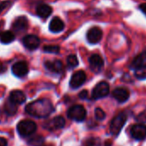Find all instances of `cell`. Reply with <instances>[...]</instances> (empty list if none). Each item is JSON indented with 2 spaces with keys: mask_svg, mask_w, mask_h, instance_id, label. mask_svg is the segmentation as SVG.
<instances>
[{
  "mask_svg": "<svg viewBox=\"0 0 146 146\" xmlns=\"http://www.w3.org/2000/svg\"><path fill=\"white\" fill-rule=\"evenodd\" d=\"M23 46L27 49L35 50L39 47V46L40 44V40L39 37H37L36 35H26L23 39Z\"/></svg>",
  "mask_w": 146,
  "mask_h": 146,
  "instance_id": "30bf717a",
  "label": "cell"
},
{
  "mask_svg": "<svg viewBox=\"0 0 146 146\" xmlns=\"http://www.w3.org/2000/svg\"><path fill=\"white\" fill-rule=\"evenodd\" d=\"M86 37L90 44H97L102 38V30L98 27H93L89 29Z\"/></svg>",
  "mask_w": 146,
  "mask_h": 146,
  "instance_id": "ba28073f",
  "label": "cell"
},
{
  "mask_svg": "<svg viewBox=\"0 0 146 146\" xmlns=\"http://www.w3.org/2000/svg\"><path fill=\"white\" fill-rule=\"evenodd\" d=\"M138 9L146 16V3H143V4H140L138 5Z\"/></svg>",
  "mask_w": 146,
  "mask_h": 146,
  "instance_id": "f546056e",
  "label": "cell"
},
{
  "mask_svg": "<svg viewBox=\"0 0 146 146\" xmlns=\"http://www.w3.org/2000/svg\"><path fill=\"white\" fill-rule=\"evenodd\" d=\"M129 96H130L129 91L126 89H125V88H121V87L116 88L113 91V98L117 102H119L120 103H123V102H126L128 100V98H129Z\"/></svg>",
  "mask_w": 146,
  "mask_h": 146,
  "instance_id": "7c38bea8",
  "label": "cell"
},
{
  "mask_svg": "<svg viewBox=\"0 0 146 146\" xmlns=\"http://www.w3.org/2000/svg\"><path fill=\"white\" fill-rule=\"evenodd\" d=\"M65 120L62 116H57L53 118L51 121L48 122V129L54 130V129H61L64 126Z\"/></svg>",
  "mask_w": 146,
  "mask_h": 146,
  "instance_id": "ac0fdd59",
  "label": "cell"
},
{
  "mask_svg": "<svg viewBox=\"0 0 146 146\" xmlns=\"http://www.w3.org/2000/svg\"><path fill=\"white\" fill-rule=\"evenodd\" d=\"M90 66L94 72H100L104 65V61L102 58L98 54H93L90 58Z\"/></svg>",
  "mask_w": 146,
  "mask_h": 146,
  "instance_id": "8fae6325",
  "label": "cell"
},
{
  "mask_svg": "<svg viewBox=\"0 0 146 146\" xmlns=\"http://www.w3.org/2000/svg\"><path fill=\"white\" fill-rule=\"evenodd\" d=\"M64 29V23L59 17H53L49 24V29L52 33H59Z\"/></svg>",
  "mask_w": 146,
  "mask_h": 146,
  "instance_id": "2e32d148",
  "label": "cell"
},
{
  "mask_svg": "<svg viewBox=\"0 0 146 146\" xmlns=\"http://www.w3.org/2000/svg\"><path fill=\"white\" fill-rule=\"evenodd\" d=\"M42 146H52V145H42Z\"/></svg>",
  "mask_w": 146,
  "mask_h": 146,
  "instance_id": "d6a6232c",
  "label": "cell"
},
{
  "mask_svg": "<svg viewBox=\"0 0 146 146\" xmlns=\"http://www.w3.org/2000/svg\"><path fill=\"white\" fill-rule=\"evenodd\" d=\"M45 66L47 70L54 73H61L64 70L63 64L60 60L46 61L45 63Z\"/></svg>",
  "mask_w": 146,
  "mask_h": 146,
  "instance_id": "e0dca14e",
  "label": "cell"
},
{
  "mask_svg": "<svg viewBox=\"0 0 146 146\" xmlns=\"http://www.w3.org/2000/svg\"><path fill=\"white\" fill-rule=\"evenodd\" d=\"M15 40V35L11 31H3L0 32V42L4 44L11 43Z\"/></svg>",
  "mask_w": 146,
  "mask_h": 146,
  "instance_id": "ffe728a7",
  "label": "cell"
},
{
  "mask_svg": "<svg viewBox=\"0 0 146 146\" xmlns=\"http://www.w3.org/2000/svg\"><path fill=\"white\" fill-rule=\"evenodd\" d=\"M109 94V85L107 82H100L92 91V98L96 100L107 96Z\"/></svg>",
  "mask_w": 146,
  "mask_h": 146,
  "instance_id": "5b68a950",
  "label": "cell"
},
{
  "mask_svg": "<svg viewBox=\"0 0 146 146\" xmlns=\"http://www.w3.org/2000/svg\"><path fill=\"white\" fill-rule=\"evenodd\" d=\"M95 116H96V118L97 119L102 120V119H105L106 113H105V112H104L102 108H96V110H95Z\"/></svg>",
  "mask_w": 146,
  "mask_h": 146,
  "instance_id": "4316f807",
  "label": "cell"
},
{
  "mask_svg": "<svg viewBox=\"0 0 146 146\" xmlns=\"http://www.w3.org/2000/svg\"><path fill=\"white\" fill-rule=\"evenodd\" d=\"M0 146H7V140L5 137H0Z\"/></svg>",
  "mask_w": 146,
  "mask_h": 146,
  "instance_id": "1f68e13d",
  "label": "cell"
},
{
  "mask_svg": "<svg viewBox=\"0 0 146 146\" xmlns=\"http://www.w3.org/2000/svg\"><path fill=\"white\" fill-rule=\"evenodd\" d=\"M84 145V146H101L102 142L99 137H90L85 140Z\"/></svg>",
  "mask_w": 146,
  "mask_h": 146,
  "instance_id": "603a6c76",
  "label": "cell"
},
{
  "mask_svg": "<svg viewBox=\"0 0 146 146\" xmlns=\"http://www.w3.org/2000/svg\"><path fill=\"white\" fill-rule=\"evenodd\" d=\"M10 4H11L10 1H4L0 4V13H1L4 10H5L10 5Z\"/></svg>",
  "mask_w": 146,
  "mask_h": 146,
  "instance_id": "f1b7e54d",
  "label": "cell"
},
{
  "mask_svg": "<svg viewBox=\"0 0 146 146\" xmlns=\"http://www.w3.org/2000/svg\"><path fill=\"white\" fill-rule=\"evenodd\" d=\"M86 110L81 105H75L72 106L67 113L68 118L73 120H76L78 122H82L86 118Z\"/></svg>",
  "mask_w": 146,
  "mask_h": 146,
  "instance_id": "3957f363",
  "label": "cell"
},
{
  "mask_svg": "<svg viewBox=\"0 0 146 146\" xmlns=\"http://www.w3.org/2000/svg\"><path fill=\"white\" fill-rule=\"evenodd\" d=\"M137 120L138 122H141V123L146 122V111H144V112L141 113L140 114H138L137 116Z\"/></svg>",
  "mask_w": 146,
  "mask_h": 146,
  "instance_id": "83f0119b",
  "label": "cell"
},
{
  "mask_svg": "<svg viewBox=\"0 0 146 146\" xmlns=\"http://www.w3.org/2000/svg\"><path fill=\"white\" fill-rule=\"evenodd\" d=\"M17 131L22 137H29L34 134L37 129V125L29 119H24L17 124Z\"/></svg>",
  "mask_w": 146,
  "mask_h": 146,
  "instance_id": "7a4b0ae2",
  "label": "cell"
},
{
  "mask_svg": "<svg viewBox=\"0 0 146 146\" xmlns=\"http://www.w3.org/2000/svg\"><path fill=\"white\" fill-rule=\"evenodd\" d=\"M126 121V115L124 113L118 114L110 123V131L113 135H118Z\"/></svg>",
  "mask_w": 146,
  "mask_h": 146,
  "instance_id": "277c9868",
  "label": "cell"
},
{
  "mask_svg": "<svg viewBox=\"0 0 146 146\" xmlns=\"http://www.w3.org/2000/svg\"><path fill=\"white\" fill-rule=\"evenodd\" d=\"M29 27L28 19L25 17H17L12 23V29L16 32H23L25 31Z\"/></svg>",
  "mask_w": 146,
  "mask_h": 146,
  "instance_id": "4fadbf2b",
  "label": "cell"
},
{
  "mask_svg": "<svg viewBox=\"0 0 146 146\" xmlns=\"http://www.w3.org/2000/svg\"><path fill=\"white\" fill-rule=\"evenodd\" d=\"M131 135L136 140H143L146 137V125L143 124L134 125L131 128Z\"/></svg>",
  "mask_w": 146,
  "mask_h": 146,
  "instance_id": "9c48e42d",
  "label": "cell"
},
{
  "mask_svg": "<svg viewBox=\"0 0 146 146\" xmlns=\"http://www.w3.org/2000/svg\"><path fill=\"white\" fill-rule=\"evenodd\" d=\"M52 12V9L50 5L46 4H40L36 7V14L42 19H46L51 16Z\"/></svg>",
  "mask_w": 146,
  "mask_h": 146,
  "instance_id": "5bb4252c",
  "label": "cell"
},
{
  "mask_svg": "<svg viewBox=\"0 0 146 146\" xmlns=\"http://www.w3.org/2000/svg\"><path fill=\"white\" fill-rule=\"evenodd\" d=\"M53 106L48 99L37 100L28 104L25 108L27 113L39 119L48 117L53 112Z\"/></svg>",
  "mask_w": 146,
  "mask_h": 146,
  "instance_id": "6da1fadb",
  "label": "cell"
},
{
  "mask_svg": "<svg viewBox=\"0 0 146 146\" xmlns=\"http://www.w3.org/2000/svg\"><path fill=\"white\" fill-rule=\"evenodd\" d=\"M10 102L16 105L23 104L26 102V96L21 90H14L10 94Z\"/></svg>",
  "mask_w": 146,
  "mask_h": 146,
  "instance_id": "9a60e30c",
  "label": "cell"
},
{
  "mask_svg": "<svg viewBox=\"0 0 146 146\" xmlns=\"http://www.w3.org/2000/svg\"><path fill=\"white\" fill-rule=\"evenodd\" d=\"M17 105L12 103L11 102H8L5 105V112L8 115H14L17 113Z\"/></svg>",
  "mask_w": 146,
  "mask_h": 146,
  "instance_id": "d4e9b609",
  "label": "cell"
},
{
  "mask_svg": "<svg viewBox=\"0 0 146 146\" xmlns=\"http://www.w3.org/2000/svg\"><path fill=\"white\" fill-rule=\"evenodd\" d=\"M12 73L18 78H23L26 76L29 72V66L26 62L24 61H19L15 63L11 67Z\"/></svg>",
  "mask_w": 146,
  "mask_h": 146,
  "instance_id": "52a82bcc",
  "label": "cell"
},
{
  "mask_svg": "<svg viewBox=\"0 0 146 146\" xmlns=\"http://www.w3.org/2000/svg\"><path fill=\"white\" fill-rule=\"evenodd\" d=\"M87 96H88V91L87 90H83L79 94V97L81 99H85V98H87Z\"/></svg>",
  "mask_w": 146,
  "mask_h": 146,
  "instance_id": "4dcf8cb0",
  "label": "cell"
},
{
  "mask_svg": "<svg viewBox=\"0 0 146 146\" xmlns=\"http://www.w3.org/2000/svg\"><path fill=\"white\" fill-rule=\"evenodd\" d=\"M86 81V73L84 70H78L72 75L70 85L72 89H78L81 87Z\"/></svg>",
  "mask_w": 146,
  "mask_h": 146,
  "instance_id": "8992f818",
  "label": "cell"
},
{
  "mask_svg": "<svg viewBox=\"0 0 146 146\" xmlns=\"http://www.w3.org/2000/svg\"><path fill=\"white\" fill-rule=\"evenodd\" d=\"M67 65L70 68H75L78 65V59L76 55L71 54L67 57Z\"/></svg>",
  "mask_w": 146,
  "mask_h": 146,
  "instance_id": "cb8c5ba5",
  "label": "cell"
},
{
  "mask_svg": "<svg viewBox=\"0 0 146 146\" xmlns=\"http://www.w3.org/2000/svg\"><path fill=\"white\" fill-rule=\"evenodd\" d=\"M29 143L31 146H42L44 143V137L40 135L34 136L29 140Z\"/></svg>",
  "mask_w": 146,
  "mask_h": 146,
  "instance_id": "44dd1931",
  "label": "cell"
},
{
  "mask_svg": "<svg viewBox=\"0 0 146 146\" xmlns=\"http://www.w3.org/2000/svg\"><path fill=\"white\" fill-rule=\"evenodd\" d=\"M135 77L138 79H146V64H143L136 69Z\"/></svg>",
  "mask_w": 146,
  "mask_h": 146,
  "instance_id": "7402d4cb",
  "label": "cell"
},
{
  "mask_svg": "<svg viewBox=\"0 0 146 146\" xmlns=\"http://www.w3.org/2000/svg\"><path fill=\"white\" fill-rule=\"evenodd\" d=\"M146 61V50L143 51L141 53H139L132 61L131 63V68L137 69L143 64V63Z\"/></svg>",
  "mask_w": 146,
  "mask_h": 146,
  "instance_id": "d6986e66",
  "label": "cell"
},
{
  "mask_svg": "<svg viewBox=\"0 0 146 146\" xmlns=\"http://www.w3.org/2000/svg\"><path fill=\"white\" fill-rule=\"evenodd\" d=\"M43 51L49 53H58L59 52V46L55 45H50V46H45L43 47Z\"/></svg>",
  "mask_w": 146,
  "mask_h": 146,
  "instance_id": "484cf974",
  "label": "cell"
}]
</instances>
